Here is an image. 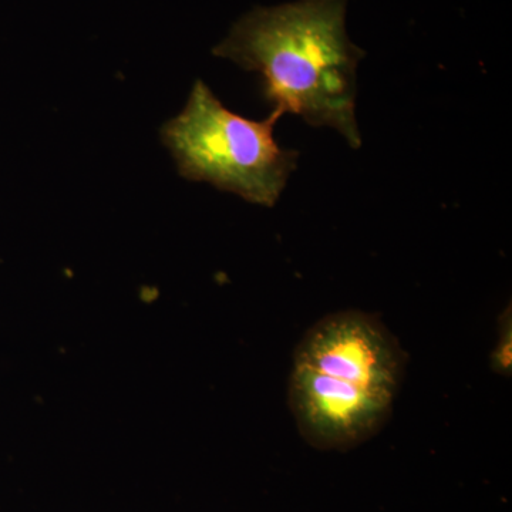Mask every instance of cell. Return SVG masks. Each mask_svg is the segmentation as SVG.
I'll return each instance as SVG.
<instances>
[{"label":"cell","mask_w":512,"mask_h":512,"mask_svg":"<svg viewBox=\"0 0 512 512\" xmlns=\"http://www.w3.org/2000/svg\"><path fill=\"white\" fill-rule=\"evenodd\" d=\"M497 342L491 353V367L497 375L510 377L512 372V315L511 306L497 320Z\"/></svg>","instance_id":"cell-5"},{"label":"cell","mask_w":512,"mask_h":512,"mask_svg":"<svg viewBox=\"0 0 512 512\" xmlns=\"http://www.w3.org/2000/svg\"><path fill=\"white\" fill-rule=\"evenodd\" d=\"M348 3L296 0L252 9L212 53L261 74L262 93L274 111L333 128L360 148L357 67L365 52L346 30Z\"/></svg>","instance_id":"cell-1"},{"label":"cell","mask_w":512,"mask_h":512,"mask_svg":"<svg viewBox=\"0 0 512 512\" xmlns=\"http://www.w3.org/2000/svg\"><path fill=\"white\" fill-rule=\"evenodd\" d=\"M293 366L396 399L407 357L382 320L362 311H340L318 320L305 333L296 346Z\"/></svg>","instance_id":"cell-3"},{"label":"cell","mask_w":512,"mask_h":512,"mask_svg":"<svg viewBox=\"0 0 512 512\" xmlns=\"http://www.w3.org/2000/svg\"><path fill=\"white\" fill-rule=\"evenodd\" d=\"M289 407L309 446L348 451L375 437L393 412L394 397L293 366Z\"/></svg>","instance_id":"cell-4"},{"label":"cell","mask_w":512,"mask_h":512,"mask_svg":"<svg viewBox=\"0 0 512 512\" xmlns=\"http://www.w3.org/2000/svg\"><path fill=\"white\" fill-rule=\"evenodd\" d=\"M281 117L272 110L268 119H245L197 80L184 110L161 128V140L185 180L208 183L271 208L299 160L298 151L276 143L274 128Z\"/></svg>","instance_id":"cell-2"}]
</instances>
